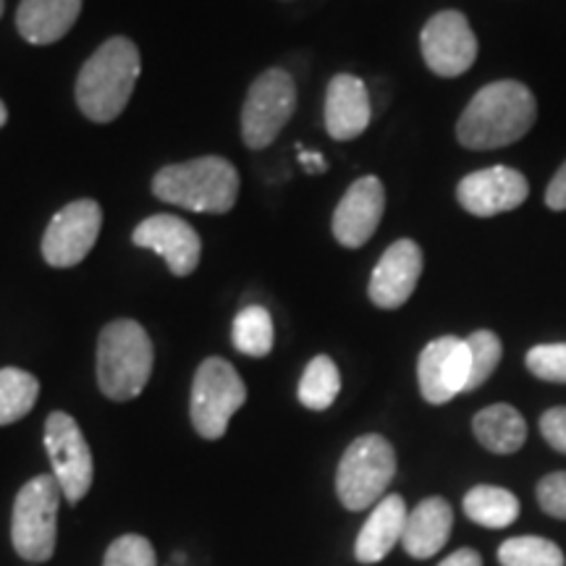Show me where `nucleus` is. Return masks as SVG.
<instances>
[{
	"instance_id": "19",
	"label": "nucleus",
	"mask_w": 566,
	"mask_h": 566,
	"mask_svg": "<svg viewBox=\"0 0 566 566\" xmlns=\"http://www.w3.org/2000/svg\"><path fill=\"white\" fill-rule=\"evenodd\" d=\"M82 13V0H21L17 11L19 34L32 45L63 40Z\"/></svg>"
},
{
	"instance_id": "7",
	"label": "nucleus",
	"mask_w": 566,
	"mask_h": 566,
	"mask_svg": "<svg viewBox=\"0 0 566 566\" xmlns=\"http://www.w3.org/2000/svg\"><path fill=\"white\" fill-rule=\"evenodd\" d=\"M247 386L233 370L231 363L221 357H208L197 367L192 384V424L208 441H218L229 430L231 417L244 407Z\"/></svg>"
},
{
	"instance_id": "11",
	"label": "nucleus",
	"mask_w": 566,
	"mask_h": 566,
	"mask_svg": "<svg viewBox=\"0 0 566 566\" xmlns=\"http://www.w3.org/2000/svg\"><path fill=\"white\" fill-rule=\"evenodd\" d=\"M103 229V210L95 200H76L53 216L42 237V258L53 268L80 265Z\"/></svg>"
},
{
	"instance_id": "24",
	"label": "nucleus",
	"mask_w": 566,
	"mask_h": 566,
	"mask_svg": "<svg viewBox=\"0 0 566 566\" xmlns=\"http://www.w3.org/2000/svg\"><path fill=\"white\" fill-rule=\"evenodd\" d=\"M231 342L247 357H268L273 349V317L260 304H250L233 317Z\"/></svg>"
},
{
	"instance_id": "13",
	"label": "nucleus",
	"mask_w": 566,
	"mask_h": 566,
	"mask_svg": "<svg viewBox=\"0 0 566 566\" xmlns=\"http://www.w3.org/2000/svg\"><path fill=\"white\" fill-rule=\"evenodd\" d=\"M530 197L525 176L509 166H491L464 176L457 187V200L470 216L493 218L516 210Z\"/></svg>"
},
{
	"instance_id": "23",
	"label": "nucleus",
	"mask_w": 566,
	"mask_h": 566,
	"mask_svg": "<svg viewBox=\"0 0 566 566\" xmlns=\"http://www.w3.org/2000/svg\"><path fill=\"white\" fill-rule=\"evenodd\" d=\"M40 380L19 367L0 370V424L19 422L38 405Z\"/></svg>"
},
{
	"instance_id": "36",
	"label": "nucleus",
	"mask_w": 566,
	"mask_h": 566,
	"mask_svg": "<svg viewBox=\"0 0 566 566\" xmlns=\"http://www.w3.org/2000/svg\"><path fill=\"white\" fill-rule=\"evenodd\" d=\"M3 6H6V3H3V0H0V17H3Z\"/></svg>"
},
{
	"instance_id": "8",
	"label": "nucleus",
	"mask_w": 566,
	"mask_h": 566,
	"mask_svg": "<svg viewBox=\"0 0 566 566\" xmlns=\"http://www.w3.org/2000/svg\"><path fill=\"white\" fill-rule=\"evenodd\" d=\"M296 111V84L283 69H268L252 82L242 108V137L252 150H265Z\"/></svg>"
},
{
	"instance_id": "34",
	"label": "nucleus",
	"mask_w": 566,
	"mask_h": 566,
	"mask_svg": "<svg viewBox=\"0 0 566 566\" xmlns=\"http://www.w3.org/2000/svg\"><path fill=\"white\" fill-rule=\"evenodd\" d=\"M302 166L307 174H323L328 168V163L323 160L321 153H302Z\"/></svg>"
},
{
	"instance_id": "15",
	"label": "nucleus",
	"mask_w": 566,
	"mask_h": 566,
	"mask_svg": "<svg viewBox=\"0 0 566 566\" xmlns=\"http://www.w3.org/2000/svg\"><path fill=\"white\" fill-rule=\"evenodd\" d=\"M134 244L142 247V250L158 252L163 260H166L168 271L174 275L195 273V268L200 265L202 254V242L197 237V231L181 218L168 216V212H160V216L145 218L137 229H134Z\"/></svg>"
},
{
	"instance_id": "33",
	"label": "nucleus",
	"mask_w": 566,
	"mask_h": 566,
	"mask_svg": "<svg viewBox=\"0 0 566 566\" xmlns=\"http://www.w3.org/2000/svg\"><path fill=\"white\" fill-rule=\"evenodd\" d=\"M438 566H483V556L472 548H459L457 554H451L449 558H443Z\"/></svg>"
},
{
	"instance_id": "18",
	"label": "nucleus",
	"mask_w": 566,
	"mask_h": 566,
	"mask_svg": "<svg viewBox=\"0 0 566 566\" xmlns=\"http://www.w3.org/2000/svg\"><path fill=\"white\" fill-rule=\"evenodd\" d=\"M407 504L399 493L386 495L375 504L370 520L359 530L354 543V556L359 564H378L401 543L407 527Z\"/></svg>"
},
{
	"instance_id": "10",
	"label": "nucleus",
	"mask_w": 566,
	"mask_h": 566,
	"mask_svg": "<svg viewBox=\"0 0 566 566\" xmlns=\"http://www.w3.org/2000/svg\"><path fill=\"white\" fill-rule=\"evenodd\" d=\"M422 59L436 76L454 80L478 61V38L462 11H438L420 34Z\"/></svg>"
},
{
	"instance_id": "12",
	"label": "nucleus",
	"mask_w": 566,
	"mask_h": 566,
	"mask_svg": "<svg viewBox=\"0 0 566 566\" xmlns=\"http://www.w3.org/2000/svg\"><path fill=\"white\" fill-rule=\"evenodd\" d=\"M420 394L428 405H446L459 394H467L470 380V349L464 338L441 336L430 342L417 363Z\"/></svg>"
},
{
	"instance_id": "9",
	"label": "nucleus",
	"mask_w": 566,
	"mask_h": 566,
	"mask_svg": "<svg viewBox=\"0 0 566 566\" xmlns=\"http://www.w3.org/2000/svg\"><path fill=\"white\" fill-rule=\"evenodd\" d=\"M45 449L53 464V478L59 480L63 499L69 504H80L92 488V464L90 443L84 441L82 428L66 412H53L45 422Z\"/></svg>"
},
{
	"instance_id": "6",
	"label": "nucleus",
	"mask_w": 566,
	"mask_h": 566,
	"mask_svg": "<svg viewBox=\"0 0 566 566\" xmlns=\"http://www.w3.org/2000/svg\"><path fill=\"white\" fill-rule=\"evenodd\" d=\"M396 475V451L384 436H359L344 451L336 472L338 501L349 512H365L384 499Z\"/></svg>"
},
{
	"instance_id": "29",
	"label": "nucleus",
	"mask_w": 566,
	"mask_h": 566,
	"mask_svg": "<svg viewBox=\"0 0 566 566\" xmlns=\"http://www.w3.org/2000/svg\"><path fill=\"white\" fill-rule=\"evenodd\" d=\"M103 566H158L150 541L142 535H122L105 551Z\"/></svg>"
},
{
	"instance_id": "14",
	"label": "nucleus",
	"mask_w": 566,
	"mask_h": 566,
	"mask_svg": "<svg viewBox=\"0 0 566 566\" xmlns=\"http://www.w3.org/2000/svg\"><path fill=\"white\" fill-rule=\"evenodd\" d=\"M386 210V189L378 176H363L346 189L334 212V237L346 250H359L378 231Z\"/></svg>"
},
{
	"instance_id": "20",
	"label": "nucleus",
	"mask_w": 566,
	"mask_h": 566,
	"mask_svg": "<svg viewBox=\"0 0 566 566\" xmlns=\"http://www.w3.org/2000/svg\"><path fill=\"white\" fill-rule=\"evenodd\" d=\"M451 527H454V512H451L449 501L441 499V495L424 499L407 516L401 546L412 558H430L449 543Z\"/></svg>"
},
{
	"instance_id": "3",
	"label": "nucleus",
	"mask_w": 566,
	"mask_h": 566,
	"mask_svg": "<svg viewBox=\"0 0 566 566\" xmlns=\"http://www.w3.org/2000/svg\"><path fill=\"white\" fill-rule=\"evenodd\" d=\"M153 195L176 208L223 216L237 205L239 174L229 160L218 155L176 163L155 174Z\"/></svg>"
},
{
	"instance_id": "16",
	"label": "nucleus",
	"mask_w": 566,
	"mask_h": 566,
	"mask_svg": "<svg viewBox=\"0 0 566 566\" xmlns=\"http://www.w3.org/2000/svg\"><path fill=\"white\" fill-rule=\"evenodd\" d=\"M422 275V250L412 239H399L380 254L370 275V302L380 310H399L415 294Z\"/></svg>"
},
{
	"instance_id": "22",
	"label": "nucleus",
	"mask_w": 566,
	"mask_h": 566,
	"mask_svg": "<svg viewBox=\"0 0 566 566\" xmlns=\"http://www.w3.org/2000/svg\"><path fill=\"white\" fill-rule=\"evenodd\" d=\"M464 514L470 516L475 525L504 530L514 525L520 516V501L512 491L499 485H475L464 495Z\"/></svg>"
},
{
	"instance_id": "30",
	"label": "nucleus",
	"mask_w": 566,
	"mask_h": 566,
	"mask_svg": "<svg viewBox=\"0 0 566 566\" xmlns=\"http://www.w3.org/2000/svg\"><path fill=\"white\" fill-rule=\"evenodd\" d=\"M537 504L548 516L566 520V472H551L537 483Z\"/></svg>"
},
{
	"instance_id": "26",
	"label": "nucleus",
	"mask_w": 566,
	"mask_h": 566,
	"mask_svg": "<svg viewBox=\"0 0 566 566\" xmlns=\"http://www.w3.org/2000/svg\"><path fill=\"white\" fill-rule=\"evenodd\" d=\"M501 566H564V554L548 537H509L499 548Z\"/></svg>"
},
{
	"instance_id": "31",
	"label": "nucleus",
	"mask_w": 566,
	"mask_h": 566,
	"mask_svg": "<svg viewBox=\"0 0 566 566\" xmlns=\"http://www.w3.org/2000/svg\"><path fill=\"white\" fill-rule=\"evenodd\" d=\"M541 433L551 449L566 454V407H554L541 417Z\"/></svg>"
},
{
	"instance_id": "5",
	"label": "nucleus",
	"mask_w": 566,
	"mask_h": 566,
	"mask_svg": "<svg viewBox=\"0 0 566 566\" xmlns=\"http://www.w3.org/2000/svg\"><path fill=\"white\" fill-rule=\"evenodd\" d=\"M61 485L53 475H38L21 488L13 501L11 543L17 554L27 562H48L55 551L59 537V506Z\"/></svg>"
},
{
	"instance_id": "2",
	"label": "nucleus",
	"mask_w": 566,
	"mask_h": 566,
	"mask_svg": "<svg viewBox=\"0 0 566 566\" xmlns=\"http://www.w3.org/2000/svg\"><path fill=\"white\" fill-rule=\"evenodd\" d=\"M139 74L137 45L129 38H111L82 66L76 80V105L90 122L111 124L129 105Z\"/></svg>"
},
{
	"instance_id": "28",
	"label": "nucleus",
	"mask_w": 566,
	"mask_h": 566,
	"mask_svg": "<svg viewBox=\"0 0 566 566\" xmlns=\"http://www.w3.org/2000/svg\"><path fill=\"white\" fill-rule=\"evenodd\" d=\"M527 370L548 384H566V344H537L527 352Z\"/></svg>"
},
{
	"instance_id": "21",
	"label": "nucleus",
	"mask_w": 566,
	"mask_h": 566,
	"mask_svg": "<svg viewBox=\"0 0 566 566\" xmlns=\"http://www.w3.org/2000/svg\"><path fill=\"white\" fill-rule=\"evenodd\" d=\"M472 430L480 446H485L493 454H516L527 441L525 417L512 405H491L475 415Z\"/></svg>"
},
{
	"instance_id": "1",
	"label": "nucleus",
	"mask_w": 566,
	"mask_h": 566,
	"mask_svg": "<svg viewBox=\"0 0 566 566\" xmlns=\"http://www.w3.org/2000/svg\"><path fill=\"white\" fill-rule=\"evenodd\" d=\"M537 103L527 84L501 80L475 92L457 122V139L467 150H499L520 142L535 126Z\"/></svg>"
},
{
	"instance_id": "25",
	"label": "nucleus",
	"mask_w": 566,
	"mask_h": 566,
	"mask_svg": "<svg viewBox=\"0 0 566 566\" xmlns=\"http://www.w3.org/2000/svg\"><path fill=\"white\" fill-rule=\"evenodd\" d=\"M338 391H342V375L336 363L325 354H317L300 380V401L313 412H323L334 405Z\"/></svg>"
},
{
	"instance_id": "32",
	"label": "nucleus",
	"mask_w": 566,
	"mask_h": 566,
	"mask_svg": "<svg viewBox=\"0 0 566 566\" xmlns=\"http://www.w3.org/2000/svg\"><path fill=\"white\" fill-rule=\"evenodd\" d=\"M546 205L556 212L566 210V160L558 166V171L554 174V179H551V184H548Z\"/></svg>"
},
{
	"instance_id": "4",
	"label": "nucleus",
	"mask_w": 566,
	"mask_h": 566,
	"mask_svg": "<svg viewBox=\"0 0 566 566\" xmlns=\"http://www.w3.org/2000/svg\"><path fill=\"white\" fill-rule=\"evenodd\" d=\"M153 342L134 321H113L97 342V384L113 401H129L145 391L153 375Z\"/></svg>"
},
{
	"instance_id": "17",
	"label": "nucleus",
	"mask_w": 566,
	"mask_h": 566,
	"mask_svg": "<svg viewBox=\"0 0 566 566\" xmlns=\"http://www.w3.org/2000/svg\"><path fill=\"white\" fill-rule=\"evenodd\" d=\"M373 118L365 82L354 74H336L325 90V129L338 142L357 139Z\"/></svg>"
},
{
	"instance_id": "27",
	"label": "nucleus",
	"mask_w": 566,
	"mask_h": 566,
	"mask_svg": "<svg viewBox=\"0 0 566 566\" xmlns=\"http://www.w3.org/2000/svg\"><path fill=\"white\" fill-rule=\"evenodd\" d=\"M467 349H470V380H467V391H478L488 378L495 373L501 357H504V346L493 331H475L464 338Z\"/></svg>"
},
{
	"instance_id": "35",
	"label": "nucleus",
	"mask_w": 566,
	"mask_h": 566,
	"mask_svg": "<svg viewBox=\"0 0 566 566\" xmlns=\"http://www.w3.org/2000/svg\"><path fill=\"white\" fill-rule=\"evenodd\" d=\"M6 122H9V111H6V105L0 103V129H3Z\"/></svg>"
}]
</instances>
